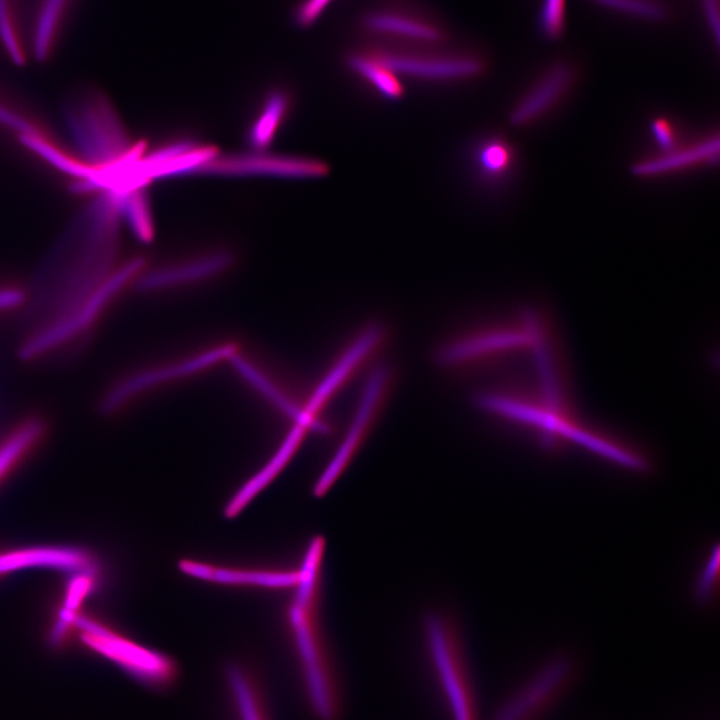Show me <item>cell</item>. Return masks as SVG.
Instances as JSON below:
<instances>
[{
  "instance_id": "obj_1",
  "label": "cell",
  "mask_w": 720,
  "mask_h": 720,
  "mask_svg": "<svg viewBox=\"0 0 720 720\" xmlns=\"http://www.w3.org/2000/svg\"><path fill=\"white\" fill-rule=\"evenodd\" d=\"M120 222L115 197L101 192L70 225L39 275L49 279V305L35 330L71 313L116 268Z\"/></svg>"
},
{
  "instance_id": "obj_2",
  "label": "cell",
  "mask_w": 720,
  "mask_h": 720,
  "mask_svg": "<svg viewBox=\"0 0 720 720\" xmlns=\"http://www.w3.org/2000/svg\"><path fill=\"white\" fill-rule=\"evenodd\" d=\"M325 548L322 536L308 543L287 619L300 683L313 717L340 720L341 682L321 617Z\"/></svg>"
},
{
  "instance_id": "obj_3",
  "label": "cell",
  "mask_w": 720,
  "mask_h": 720,
  "mask_svg": "<svg viewBox=\"0 0 720 720\" xmlns=\"http://www.w3.org/2000/svg\"><path fill=\"white\" fill-rule=\"evenodd\" d=\"M424 636L432 673L450 720H479L477 690L464 640L455 619L431 611Z\"/></svg>"
},
{
  "instance_id": "obj_4",
  "label": "cell",
  "mask_w": 720,
  "mask_h": 720,
  "mask_svg": "<svg viewBox=\"0 0 720 720\" xmlns=\"http://www.w3.org/2000/svg\"><path fill=\"white\" fill-rule=\"evenodd\" d=\"M74 628L90 650L102 656L144 687L168 690L178 681L175 659L162 651L142 645L113 628L79 614Z\"/></svg>"
},
{
  "instance_id": "obj_5",
  "label": "cell",
  "mask_w": 720,
  "mask_h": 720,
  "mask_svg": "<svg viewBox=\"0 0 720 720\" xmlns=\"http://www.w3.org/2000/svg\"><path fill=\"white\" fill-rule=\"evenodd\" d=\"M66 124L81 161L92 167L108 165L133 146L111 103L91 91L72 100L65 111Z\"/></svg>"
},
{
  "instance_id": "obj_6",
  "label": "cell",
  "mask_w": 720,
  "mask_h": 720,
  "mask_svg": "<svg viewBox=\"0 0 720 720\" xmlns=\"http://www.w3.org/2000/svg\"><path fill=\"white\" fill-rule=\"evenodd\" d=\"M142 267L141 258L130 259L116 267L71 313L27 335L18 349L20 358L36 360L87 334L109 303Z\"/></svg>"
},
{
  "instance_id": "obj_7",
  "label": "cell",
  "mask_w": 720,
  "mask_h": 720,
  "mask_svg": "<svg viewBox=\"0 0 720 720\" xmlns=\"http://www.w3.org/2000/svg\"><path fill=\"white\" fill-rule=\"evenodd\" d=\"M576 675L571 657L550 658L505 699L490 720H542L565 697Z\"/></svg>"
},
{
  "instance_id": "obj_8",
  "label": "cell",
  "mask_w": 720,
  "mask_h": 720,
  "mask_svg": "<svg viewBox=\"0 0 720 720\" xmlns=\"http://www.w3.org/2000/svg\"><path fill=\"white\" fill-rule=\"evenodd\" d=\"M328 172V164L317 158L251 150L224 155L218 152L202 168L200 175L308 180L324 177Z\"/></svg>"
},
{
  "instance_id": "obj_9",
  "label": "cell",
  "mask_w": 720,
  "mask_h": 720,
  "mask_svg": "<svg viewBox=\"0 0 720 720\" xmlns=\"http://www.w3.org/2000/svg\"><path fill=\"white\" fill-rule=\"evenodd\" d=\"M370 53L398 76L430 82L470 80L486 69L485 61L476 55L384 48Z\"/></svg>"
},
{
  "instance_id": "obj_10",
  "label": "cell",
  "mask_w": 720,
  "mask_h": 720,
  "mask_svg": "<svg viewBox=\"0 0 720 720\" xmlns=\"http://www.w3.org/2000/svg\"><path fill=\"white\" fill-rule=\"evenodd\" d=\"M578 71L569 59L550 63L513 106L509 121L516 127L529 125L551 110L570 91Z\"/></svg>"
},
{
  "instance_id": "obj_11",
  "label": "cell",
  "mask_w": 720,
  "mask_h": 720,
  "mask_svg": "<svg viewBox=\"0 0 720 720\" xmlns=\"http://www.w3.org/2000/svg\"><path fill=\"white\" fill-rule=\"evenodd\" d=\"M184 574L202 581L262 588H295L300 579L298 569L244 568L217 565L184 558L178 562Z\"/></svg>"
},
{
  "instance_id": "obj_12",
  "label": "cell",
  "mask_w": 720,
  "mask_h": 720,
  "mask_svg": "<svg viewBox=\"0 0 720 720\" xmlns=\"http://www.w3.org/2000/svg\"><path fill=\"white\" fill-rule=\"evenodd\" d=\"M33 567L72 574L98 573V563L88 550L76 546H32L0 553V576Z\"/></svg>"
},
{
  "instance_id": "obj_13",
  "label": "cell",
  "mask_w": 720,
  "mask_h": 720,
  "mask_svg": "<svg viewBox=\"0 0 720 720\" xmlns=\"http://www.w3.org/2000/svg\"><path fill=\"white\" fill-rule=\"evenodd\" d=\"M232 261L233 255L229 250H210L143 273L139 276V287L154 290L197 282L225 271Z\"/></svg>"
},
{
  "instance_id": "obj_14",
  "label": "cell",
  "mask_w": 720,
  "mask_h": 720,
  "mask_svg": "<svg viewBox=\"0 0 720 720\" xmlns=\"http://www.w3.org/2000/svg\"><path fill=\"white\" fill-rule=\"evenodd\" d=\"M224 679L235 720H271L263 682L253 667L231 661Z\"/></svg>"
},
{
  "instance_id": "obj_15",
  "label": "cell",
  "mask_w": 720,
  "mask_h": 720,
  "mask_svg": "<svg viewBox=\"0 0 720 720\" xmlns=\"http://www.w3.org/2000/svg\"><path fill=\"white\" fill-rule=\"evenodd\" d=\"M467 162L478 183L485 187H496L512 175L516 165V152L504 136H482L470 146Z\"/></svg>"
},
{
  "instance_id": "obj_16",
  "label": "cell",
  "mask_w": 720,
  "mask_h": 720,
  "mask_svg": "<svg viewBox=\"0 0 720 720\" xmlns=\"http://www.w3.org/2000/svg\"><path fill=\"white\" fill-rule=\"evenodd\" d=\"M228 353L229 351L226 348H222L208 354H203L194 359L186 360L185 362L179 363L175 366H171L168 368V371L165 369H161L160 371H146L127 377L112 386L103 395L99 402V410L104 415L114 413L136 394L140 393L143 389L150 387L152 384L170 380L177 377V375L197 371L200 367L209 365L218 357L225 356Z\"/></svg>"
},
{
  "instance_id": "obj_17",
  "label": "cell",
  "mask_w": 720,
  "mask_h": 720,
  "mask_svg": "<svg viewBox=\"0 0 720 720\" xmlns=\"http://www.w3.org/2000/svg\"><path fill=\"white\" fill-rule=\"evenodd\" d=\"M292 107V96L286 89L273 88L265 93L245 128L244 138L251 150L262 151L270 147Z\"/></svg>"
},
{
  "instance_id": "obj_18",
  "label": "cell",
  "mask_w": 720,
  "mask_h": 720,
  "mask_svg": "<svg viewBox=\"0 0 720 720\" xmlns=\"http://www.w3.org/2000/svg\"><path fill=\"white\" fill-rule=\"evenodd\" d=\"M718 155L719 137L709 136L692 144H680L670 151L638 161L632 165L631 172L638 177H653L701 164H712L717 161Z\"/></svg>"
},
{
  "instance_id": "obj_19",
  "label": "cell",
  "mask_w": 720,
  "mask_h": 720,
  "mask_svg": "<svg viewBox=\"0 0 720 720\" xmlns=\"http://www.w3.org/2000/svg\"><path fill=\"white\" fill-rule=\"evenodd\" d=\"M75 0H37L30 32V51L38 61L48 60L62 38Z\"/></svg>"
},
{
  "instance_id": "obj_20",
  "label": "cell",
  "mask_w": 720,
  "mask_h": 720,
  "mask_svg": "<svg viewBox=\"0 0 720 720\" xmlns=\"http://www.w3.org/2000/svg\"><path fill=\"white\" fill-rule=\"evenodd\" d=\"M302 434L301 426L293 428L266 466L231 497L224 508L227 518L236 517L279 474L298 447Z\"/></svg>"
},
{
  "instance_id": "obj_21",
  "label": "cell",
  "mask_w": 720,
  "mask_h": 720,
  "mask_svg": "<svg viewBox=\"0 0 720 720\" xmlns=\"http://www.w3.org/2000/svg\"><path fill=\"white\" fill-rule=\"evenodd\" d=\"M364 23L372 31L424 43L433 44L444 37L435 24L402 12L375 11L365 17Z\"/></svg>"
},
{
  "instance_id": "obj_22",
  "label": "cell",
  "mask_w": 720,
  "mask_h": 720,
  "mask_svg": "<svg viewBox=\"0 0 720 720\" xmlns=\"http://www.w3.org/2000/svg\"><path fill=\"white\" fill-rule=\"evenodd\" d=\"M46 431L47 423L43 418L29 417L0 443V484L38 446Z\"/></svg>"
},
{
  "instance_id": "obj_23",
  "label": "cell",
  "mask_w": 720,
  "mask_h": 720,
  "mask_svg": "<svg viewBox=\"0 0 720 720\" xmlns=\"http://www.w3.org/2000/svg\"><path fill=\"white\" fill-rule=\"evenodd\" d=\"M348 68L378 96L389 102L399 101L405 94L400 77L370 52L351 53L346 58Z\"/></svg>"
},
{
  "instance_id": "obj_24",
  "label": "cell",
  "mask_w": 720,
  "mask_h": 720,
  "mask_svg": "<svg viewBox=\"0 0 720 720\" xmlns=\"http://www.w3.org/2000/svg\"><path fill=\"white\" fill-rule=\"evenodd\" d=\"M617 16L643 24L661 25L675 15L673 0H586Z\"/></svg>"
},
{
  "instance_id": "obj_25",
  "label": "cell",
  "mask_w": 720,
  "mask_h": 720,
  "mask_svg": "<svg viewBox=\"0 0 720 720\" xmlns=\"http://www.w3.org/2000/svg\"><path fill=\"white\" fill-rule=\"evenodd\" d=\"M113 194L116 196L121 221L125 222L137 240L150 241L154 234V222L147 187Z\"/></svg>"
},
{
  "instance_id": "obj_26",
  "label": "cell",
  "mask_w": 720,
  "mask_h": 720,
  "mask_svg": "<svg viewBox=\"0 0 720 720\" xmlns=\"http://www.w3.org/2000/svg\"><path fill=\"white\" fill-rule=\"evenodd\" d=\"M23 31L17 0H0V47L16 65L27 58Z\"/></svg>"
},
{
  "instance_id": "obj_27",
  "label": "cell",
  "mask_w": 720,
  "mask_h": 720,
  "mask_svg": "<svg viewBox=\"0 0 720 720\" xmlns=\"http://www.w3.org/2000/svg\"><path fill=\"white\" fill-rule=\"evenodd\" d=\"M652 136L662 150L670 151L679 146V134L672 121L666 118H656L650 125Z\"/></svg>"
},
{
  "instance_id": "obj_28",
  "label": "cell",
  "mask_w": 720,
  "mask_h": 720,
  "mask_svg": "<svg viewBox=\"0 0 720 720\" xmlns=\"http://www.w3.org/2000/svg\"><path fill=\"white\" fill-rule=\"evenodd\" d=\"M0 126L17 133L18 136L39 133L25 117L1 103Z\"/></svg>"
},
{
  "instance_id": "obj_29",
  "label": "cell",
  "mask_w": 720,
  "mask_h": 720,
  "mask_svg": "<svg viewBox=\"0 0 720 720\" xmlns=\"http://www.w3.org/2000/svg\"><path fill=\"white\" fill-rule=\"evenodd\" d=\"M27 302L28 293L24 288L14 285L0 286V312L19 309Z\"/></svg>"
},
{
  "instance_id": "obj_30",
  "label": "cell",
  "mask_w": 720,
  "mask_h": 720,
  "mask_svg": "<svg viewBox=\"0 0 720 720\" xmlns=\"http://www.w3.org/2000/svg\"><path fill=\"white\" fill-rule=\"evenodd\" d=\"M331 0H308L300 8L298 20L301 24L311 23Z\"/></svg>"
},
{
  "instance_id": "obj_31",
  "label": "cell",
  "mask_w": 720,
  "mask_h": 720,
  "mask_svg": "<svg viewBox=\"0 0 720 720\" xmlns=\"http://www.w3.org/2000/svg\"><path fill=\"white\" fill-rule=\"evenodd\" d=\"M542 1L545 4H547L549 6H553V7L560 6L566 2V0H542Z\"/></svg>"
}]
</instances>
